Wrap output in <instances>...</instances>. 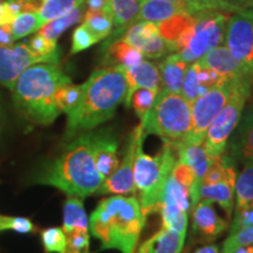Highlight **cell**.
Segmentation results:
<instances>
[{"mask_svg":"<svg viewBox=\"0 0 253 253\" xmlns=\"http://www.w3.org/2000/svg\"><path fill=\"white\" fill-rule=\"evenodd\" d=\"M82 86L80 102L67 114L66 140L94 130L113 119L128 90L125 71L118 67L96 69Z\"/></svg>","mask_w":253,"mask_h":253,"instance_id":"cell-1","label":"cell"},{"mask_svg":"<svg viewBox=\"0 0 253 253\" xmlns=\"http://www.w3.org/2000/svg\"><path fill=\"white\" fill-rule=\"evenodd\" d=\"M33 181L54 186L68 197L84 199L96 194L104 179L95 166L90 131L73 138L59 157L41 168Z\"/></svg>","mask_w":253,"mask_h":253,"instance_id":"cell-2","label":"cell"},{"mask_svg":"<svg viewBox=\"0 0 253 253\" xmlns=\"http://www.w3.org/2000/svg\"><path fill=\"white\" fill-rule=\"evenodd\" d=\"M72 80L52 63L32 65L21 73L12 89V99L17 112L27 122L49 126L59 118L55 94L60 87Z\"/></svg>","mask_w":253,"mask_h":253,"instance_id":"cell-3","label":"cell"},{"mask_svg":"<svg viewBox=\"0 0 253 253\" xmlns=\"http://www.w3.org/2000/svg\"><path fill=\"white\" fill-rule=\"evenodd\" d=\"M144 224L137 198L114 195L102 199L90 214L89 231L101 242L100 250L115 249L122 253H132Z\"/></svg>","mask_w":253,"mask_h":253,"instance_id":"cell-4","label":"cell"},{"mask_svg":"<svg viewBox=\"0 0 253 253\" xmlns=\"http://www.w3.org/2000/svg\"><path fill=\"white\" fill-rule=\"evenodd\" d=\"M143 132L138 137L134 162V184L140 194V205L145 219L151 212L160 211L164 188L171 175L177 161L175 148L171 143H164L155 156L143 151Z\"/></svg>","mask_w":253,"mask_h":253,"instance_id":"cell-5","label":"cell"},{"mask_svg":"<svg viewBox=\"0 0 253 253\" xmlns=\"http://www.w3.org/2000/svg\"><path fill=\"white\" fill-rule=\"evenodd\" d=\"M191 122V104L181 94L160 89L141 126L145 135L160 136L164 143H178L188 136Z\"/></svg>","mask_w":253,"mask_h":253,"instance_id":"cell-6","label":"cell"},{"mask_svg":"<svg viewBox=\"0 0 253 253\" xmlns=\"http://www.w3.org/2000/svg\"><path fill=\"white\" fill-rule=\"evenodd\" d=\"M229 14L219 11H202L194 14V24L182 32L173 45V52L186 63L201 60L225 40Z\"/></svg>","mask_w":253,"mask_h":253,"instance_id":"cell-7","label":"cell"},{"mask_svg":"<svg viewBox=\"0 0 253 253\" xmlns=\"http://www.w3.org/2000/svg\"><path fill=\"white\" fill-rule=\"evenodd\" d=\"M252 84L250 82L239 84L224 108L209 126L203 145L207 153L212 158L219 157L225 153L227 141L238 126L246 100L251 95Z\"/></svg>","mask_w":253,"mask_h":253,"instance_id":"cell-8","label":"cell"},{"mask_svg":"<svg viewBox=\"0 0 253 253\" xmlns=\"http://www.w3.org/2000/svg\"><path fill=\"white\" fill-rule=\"evenodd\" d=\"M242 82L250 81H237L231 80L219 87L209 90L202 96H199L194 103L191 104V129L184 138V143L201 144L203 143L205 135L213 120L217 118L220 110L227 103L233 90ZM253 84V82H250Z\"/></svg>","mask_w":253,"mask_h":253,"instance_id":"cell-9","label":"cell"},{"mask_svg":"<svg viewBox=\"0 0 253 253\" xmlns=\"http://www.w3.org/2000/svg\"><path fill=\"white\" fill-rule=\"evenodd\" d=\"M191 208L190 191L170 175L161 201L160 212L162 214V226L186 235L188 216Z\"/></svg>","mask_w":253,"mask_h":253,"instance_id":"cell-10","label":"cell"},{"mask_svg":"<svg viewBox=\"0 0 253 253\" xmlns=\"http://www.w3.org/2000/svg\"><path fill=\"white\" fill-rule=\"evenodd\" d=\"M37 63L58 65L59 59L37 54L26 43L9 47L0 45V86L12 90L21 73Z\"/></svg>","mask_w":253,"mask_h":253,"instance_id":"cell-11","label":"cell"},{"mask_svg":"<svg viewBox=\"0 0 253 253\" xmlns=\"http://www.w3.org/2000/svg\"><path fill=\"white\" fill-rule=\"evenodd\" d=\"M143 128L138 125L130 132L126 138V143L123 150L122 160L120 161L118 169L113 172L102 183L96 195H128L134 194L136 191L134 184V162L136 155V145H137L138 137L143 134Z\"/></svg>","mask_w":253,"mask_h":253,"instance_id":"cell-12","label":"cell"},{"mask_svg":"<svg viewBox=\"0 0 253 253\" xmlns=\"http://www.w3.org/2000/svg\"><path fill=\"white\" fill-rule=\"evenodd\" d=\"M225 43L236 59L253 65V18L240 13L230 15L226 23Z\"/></svg>","mask_w":253,"mask_h":253,"instance_id":"cell-13","label":"cell"},{"mask_svg":"<svg viewBox=\"0 0 253 253\" xmlns=\"http://www.w3.org/2000/svg\"><path fill=\"white\" fill-rule=\"evenodd\" d=\"M229 81H231L230 79L223 77L213 69L204 67L198 61L190 63L185 72L181 95L192 104L199 96Z\"/></svg>","mask_w":253,"mask_h":253,"instance_id":"cell-14","label":"cell"},{"mask_svg":"<svg viewBox=\"0 0 253 253\" xmlns=\"http://www.w3.org/2000/svg\"><path fill=\"white\" fill-rule=\"evenodd\" d=\"M204 67L211 68L230 80L253 82V65L239 61L226 47L218 46L198 61Z\"/></svg>","mask_w":253,"mask_h":253,"instance_id":"cell-15","label":"cell"},{"mask_svg":"<svg viewBox=\"0 0 253 253\" xmlns=\"http://www.w3.org/2000/svg\"><path fill=\"white\" fill-rule=\"evenodd\" d=\"M91 147L97 171L106 181L118 169L120 164L119 142L108 129L90 131Z\"/></svg>","mask_w":253,"mask_h":253,"instance_id":"cell-16","label":"cell"},{"mask_svg":"<svg viewBox=\"0 0 253 253\" xmlns=\"http://www.w3.org/2000/svg\"><path fill=\"white\" fill-rule=\"evenodd\" d=\"M192 229L205 240H214L227 229V223L217 213L213 203L202 199L192 212Z\"/></svg>","mask_w":253,"mask_h":253,"instance_id":"cell-17","label":"cell"},{"mask_svg":"<svg viewBox=\"0 0 253 253\" xmlns=\"http://www.w3.org/2000/svg\"><path fill=\"white\" fill-rule=\"evenodd\" d=\"M230 141V156L244 167L253 166V108L242 116Z\"/></svg>","mask_w":253,"mask_h":253,"instance_id":"cell-18","label":"cell"},{"mask_svg":"<svg viewBox=\"0 0 253 253\" xmlns=\"http://www.w3.org/2000/svg\"><path fill=\"white\" fill-rule=\"evenodd\" d=\"M128 90L125 103L126 107H130L131 95L135 90L140 88H147V89L160 90V71L155 63L150 61H143L134 66V67L126 69L125 71Z\"/></svg>","mask_w":253,"mask_h":253,"instance_id":"cell-19","label":"cell"},{"mask_svg":"<svg viewBox=\"0 0 253 253\" xmlns=\"http://www.w3.org/2000/svg\"><path fill=\"white\" fill-rule=\"evenodd\" d=\"M171 144L175 148L177 161L185 163L194 171L196 179L202 185L205 173L212 162V157L207 153L203 143L192 144L178 142V143Z\"/></svg>","mask_w":253,"mask_h":253,"instance_id":"cell-20","label":"cell"},{"mask_svg":"<svg viewBox=\"0 0 253 253\" xmlns=\"http://www.w3.org/2000/svg\"><path fill=\"white\" fill-rule=\"evenodd\" d=\"M185 235L162 226L132 253H181Z\"/></svg>","mask_w":253,"mask_h":253,"instance_id":"cell-21","label":"cell"},{"mask_svg":"<svg viewBox=\"0 0 253 253\" xmlns=\"http://www.w3.org/2000/svg\"><path fill=\"white\" fill-rule=\"evenodd\" d=\"M115 31H112L106 42L121 40L126 31L136 21L141 0H109Z\"/></svg>","mask_w":253,"mask_h":253,"instance_id":"cell-22","label":"cell"},{"mask_svg":"<svg viewBox=\"0 0 253 253\" xmlns=\"http://www.w3.org/2000/svg\"><path fill=\"white\" fill-rule=\"evenodd\" d=\"M103 49L106 50L104 53L106 67H118L126 71L144 60V56L140 50L122 40L104 42Z\"/></svg>","mask_w":253,"mask_h":253,"instance_id":"cell-23","label":"cell"},{"mask_svg":"<svg viewBox=\"0 0 253 253\" xmlns=\"http://www.w3.org/2000/svg\"><path fill=\"white\" fill-rule=\"evenodd\" d=\"M188 66V63L177 53L168 55L158 66L160 80L162 84L161 89L168 90L170 93L181 94Z\"/></svg>","mask_w":253,"mask_h":253,"instance_id":"cell-24","label":"cell"},{"mask_svg":"<svg viewBox=\"0 0 253 253\" xmlns=\"http://www.w3.org/2000/svg\"><path fill=\"white\" fill-rule=\"evenodd\" d=\"M183 13H188L184 5L167 0H141L140 11L136 21H151L157 24L173 15Z\"/></svg>","mask_w":253,"mask_h":253,"instance_id":"cell-25","label":"cell"},{"mask_svg":"<svg viewBox=\"0 0 253 253\" xmlns=\"http://www.w3.org/2000/svg\"><path fill=\"white\" fill-rule=\"evenodd\" d=\"M235 184L231 182H219L214 184H202L199 188V199L218 203L229 217L232 216Z\"/></svg>","mask_w":253,"mask_h":253,"instance_id":"cell-26","label":"cell"},{"mask_svg":"<svg viewBox=\"0 0 253 253\" xmlns=\"http://www.w3.org/2000/svg\"><path fill=\"white\" fill-rule=\"evenodd\" d=\"M62 230L65 233L73 231H87L89 232V219H88L84 202L81 198L68 197L63 204Z\"/></svg>","mask_w":253,"mask_h":253,"instance_id":"cell-27","label":"cell"},{"mask_svg":"<svg viewBox=\"0 0 253 253\" xmlns=\"http://www.w3.org/2000/svg\"><path fill=\"white\" fill-rule=\"evenodd\" d=\"M248 0H188L185 8L190 15L202 11H219L224 13H244L251 7Z\"/></svg>","mask_w":253,"mask_h":253,"instance_id":"cell-28","label":"cell"},{"mask_svg":"<svg viewBox=\"0 0 253 253\" xmlns=\"http://www.w3.org/2000/svg\"><path fill=\"white\" fill-rule=\"evenodd\" d=\"M237 176V163L230 155L223 154L219 157L212 158L202 184H214L219 182L236 183Z\"/></svg>","mask_w":253,"mask_h":253,"instance_id":"cell-29","label":"cell"},{"mask_svg":"<svg viewBox=\"0 0 253 253\" xmlns=\"http://www.w3.org/2000/svg\"><path fill=\"white\" fill-rule=\"evenodd\" d=\"M160 36V31L156 23L151 21H138L132 24L126 31L125 36L122 37V41L137 48L142 53L145 47L153 41L155 38Z\"/></svg>","mask_w":253,"mask_h":253,"instance_id":"cell-30","label":"cell"},{"mask_svg":"<svg viewBox=\"0 0 253 253\" xmlns=\"http://www.w3.org/2000/svg\"><path fill=\"white\" fill-rule=\"evenodd\" d=\"M84 5L79 6V7L74 8L69 13L62 15L54 20H50L48 23H46L42 27L40 28L38 34L47 38V39L56 41L59 39V37H61V34L65 31H67L69 27H72L73 25L78 24L79 21H81L84 19Z\"/></svg>","mask_w":253,"mask_h":253,"instance_id":"cell-31","label":"cell"},{"mask_svg":"<svg viewBox=\"0 0 253 253\" xmlns=\"http://www.w3.org/2000/svg\"><path fill=\"white\" fill-rule=\"evenodd\" d=\"M194 24V15L188 13L177 14L173 17L167 19V20L157 23L158 31H160L161 37L171 46L173 52V45L176 40L181 36L182 32Z\"/></svg>","mask_w":253,"mask_h":253,"instance_id":"cell-32","label":"cell"},{"mask_svg":"<svg viewBox=\"0 0 253 253\" xmlns=\"http://www.w3.org/2000/svg\"><path fill=\"white\" fill-rule=\"evenodd\" d=\"M84 25L97 41L107 39L113 31L114 20L108 12H88L84 15Z\"/></svg>","mask_w":253,"mask_h":253,"instance_id":"cell-33","label":"cell"},{"mask_svg":"<svg viewBox=\"0 0 253 253\" xmlns=\"http://www.w3.org/2000/svg\"><path fill=\"white\" fill-rule=\"evenodd\" d=\"M84 1L86 0H42L38 13L46 24L69 13L74 8L84 5Z\"/></svg>","mask_w":253,"mask_h":253,"instance_id":"cell-34","label":"cell"},{"mask_svg":"<svg viewBox=\"0 0 253 253\" xmlns=\"http://www.w3.org/2000/svg\"><path fill=\"white\" fill-rule=\"evenodd\" d=\"M43 25H45V21L41 19L38 12H23L14 19L11 25L13 40H19L39 32Z\"/></svg>","mask_w":253,"mask_h":253,"instance_id":"cell-35","label":"cell"},{"mask_svg":"<svg viewBox=\"0 0 253 253\" xmlns=\"http://www.w3.org/2000/svg\"><path fill=\"white\" fill-rule=\"evenodd\" d=\"M236 209L253 205V166L244 167L235 184Z\"/></svg>","mask_w":253,"mask_h":253,"instance_id":"cell-36","label":"cell"},{"mask_svg":"<svg viewBox=\"0 0 253 253\" xmlns=\"http://www.w3.org/2000/svg\"><path fill=\"white\" fill-rule=\"evenodd\" d=\"M84 86L68 84L60 87L55 94V104L60 114L71 113L80 102Z\"/></svg>","mask_w":253,"mask_h":253,"instance_id":"cell-37","label":"cell"},{"mask_svg":"<svg viewBox=\"0 0 253 253\" xmlns=\"http://www.w3.org/2000/svg\"><path fill=\"white\" fill-rule=\"evenodd\" d=\"M157 93L158 90L147 89V88H140V89L135 90L132 93L130 107L134 108L136 115L140 118L141 121L147 116V114L149 113L151 107H153Z\"/></svg>","mask_w":253,"mask_h":253,"instance_id":"cell-38","label":"cell"},{"mask_svg":"<svg viewBox=\"0 0 253 253\" xmlns=\"http://www.w3.org/2000/svg\"><path fill=\"white\" fill-rule=\"evenodd\" d=\"M41 242L47 253H63L67 245V237L61 227H49L41 232Z\"/></svg>","mask_w":253,"mask_h":253,"instance_id":"cell-39","label":"cell"},{"mask_svg":"<svg viewBox=\"0 0 253 253\" xmlns=\"http://www.w3.org/2000/svg\"><path fill=\"white\" fill-rule=\"evenodd\" d=\"M253 245V226L230 233L223 244V253H232L240 248Z\"/></svg>","mask_w":253,"mask_h":253,"instance_id":"cell-40","label":"cell"},{"mask_svg":"<svg viewBox=\"0 0 253 253\" xmlns=\"http://www.w3.org/2000/svg\"><path fill=\"white\" fill-rule=\"evenodd\" d=\"M12 230L21 235H28L36 231L34 224L27 217L19 216H5L0 214V231Z\"/></svg>","mask_w":253,"mask_h":253,"instance_id":"cell-41","label":"cell"},{"mask_svg":"<svg viewBox=\"0 0 253 253\" xmlns=\"http://www.w3.org/2000/svg\"><path fill=\"white\" fill-rule=\"evenodd\" d=\"M99 42L96 40L93 34L87 30V27L84 24L78 28H75V31L73 32L72 37V48H71V54H77L82 50H86L90 48L91 46H94L95 43Z\"/></svg>","mask_w":253,"mask_h":253,"instance_id":"cell-42","label":"cell"},{"mask_svg":"<svg viewBox=\"0 0 253 253\" xmlns=\"http://www.w3.org/2000/svg\"><path fill=\"white\" fill-rule=\"evenodd\" d=\"M28 47L41 56H50V58L60 59L56 41L47 39V38L40 36V34H36V36L31 38L30 41H28Z\"/></svg>","mask_w":253,"mask_h":253,"instance_id":"cell-43","label":"cell"},{"mask_svg":"<svg viewBox=\"0 0 253 253\" xmlns=\"http://www.w3.org/2000/svg\"><path fill=\"white\" fill-rule=\"evenodd\" d=\"M67 245L63 253H89V232L73 231L66 233Z\"/></svg>","mask_w":253,"mask_h":253,"instance_id":"cell-44","label":"cell"},{"mask_svg":"<svg viewBox=\"0 0 253 253\" xmlns=\"http://www.w3.org/2000/svg\"><path fill=\"white\" fill-rule=\"evenodd\" d=\"M250 226H253V205L236 209L235 218H233L232 224H231L230 233Z\"/></svg>","mask_w":253,"mask_h":253,"instance_id":"cell-45","label":"cell"},{"mask_svg":"<svg viewBox=\"0 0 253 253\" xmlns=\"http://www.w3.org/2000/svg\"><path fill=\"white\" fill-rule=\"evenodd\" d=\"M86 7L88 12H110L109 0H86Z\"/></svg>","mask_w":253,"mask_h":253,"instance_id":"cell-46","label":"cell"},{"mask_svg":"<svg viewBox=\"0 0 253 253\" xmlns=\"http://www.w3.org/2000/svg\"><path fill=\"white\" fill-rule=\"evenodd\" d=\"M13 41L11 25H0V45L9 47Z\"/></svg>","mask_w":253,"mask_h":253,"instance_id":"cell-47","label":"cell"},{"mask_svg":"<svg viewBox=\"0 0 253 253\" xmlns=\"http://www.w3.org/2000/svg\"><path fill=\"white\" fill-rule=\"evenodd\" d=\"M194 253H219V249H218V246L213 244L205 245L203 248L196 250Z\"/></svg>","mask_w":253,"mask_h":253,"instance_id":"cell-48","label":"cell"},{"mask_svg":"<svg viewBox=\"0 0 253 253\" xmlns=\"http://www.w3.org/2000/svg\"><path fill=\"white\" fill-rule=\"evenodd\" d=\"M4 123H5V115H4V110H2V106H1V97H0V132H1L2 128H4Z\"/></svg>","mask_w":253,"mask_h":253,"instance_id":"cell-49","label":"cell"},{"mask_svg":"<svg viewBox=\"0 0 253 253\" xmlns=\"http://www.w3.org/2000/svg\"><path fill=\"white\" fill-rule=\"evenodd\" d=\"M232 253H251V245L246 246V248H240L236 251H233Z\"/></svg>","mask_w":253,"mask_h":253,"instance_id":"cell-50","label":"cell"},{"mask_svg":"<svg viewBox=\"0 0 253 253\" xmlns=\"http://www.w3.org/2000/svg\"><path fill=\"white\" fill-rule=\"evenodd\" d=\"M240 14H245V15H249V17L253 18V4L251 5V7H250L249 9H246L244 13H240Z\"/></svg>","mask_w":253,"mask_h":253,"instance_id":"cell-51","label":"cell"},{"mask_svg":"<svg viewBox=\"0 0 253 253\" xmlns=\"http://www.w3.org/2000/svg\"><path fill=\"white\" fill-rule=\"evenodd\" d=\"M167 1H171V2H176V4H181V5H186L188 0H167Z\"/></svg>","mask_w":253,"mask_h":253,"instance_id":"cell-52","label":"cell"},{"mask_svg":"<svg viewBox=\"0 0 253 253\" xmlns=\"http://www.w3.org/2000/svg\"><path fill=\"white\" fill-rule=\"evenodd\" d=\"M248 1L250 2V4H253V0H248Z\"/></svg>","mask_w":253,"mask_h":253,"instance_id":"cell-53","label":"cell"},{"mask_svg":"<svg viewBox=\"0 0 253 253\" xmlns=\"http://www.w3.org/2000/svg\"><path fill=\"white\" fill-rule=\"evenodd\" d=\"M1 4H2V2L0 1V11H1Z\"/></svg>","mask_w":253,"mask_h":253,"instance_id":"cell-54","label":"cell"},{"mask_svg":"<svg viewBox=\"0 0 253 253\" xmlns=\"http://www.w3.org/2000/svg\"><path fill=\"white\" fill-rule=\"evenodd\" d=\"M28 1H36V0H28ZM40 1H42V0H40Z\"/></svg>","mask_w":253,"mask_h":253,"instance_id":"cell-55","label":"cell"},{"mask_svg":"<svg viewBox=\"0 0 253 253\" xmlns=\"http://www.w3.org/2000/svg\"><path fill=\"white\" fill-rule=\"evenodd\" d=\"M252 108H253V107H252Z\"/></svg>","mask_w":253,"mask_h":253,"instance_id":"cell-56","label":"cell"},{"mask_svg":"<svg viewBox=\"0 0 253 253\" xmlns=\"http://www.w3.org/2000/svg\"><path fill=\"white\" fill-rule=\"evenodd\" d=\"M252 246H253V245H252Z\"/></svg>","mask_w":253,"mask_h":253,"instance_id":"cell-57","label":"cell"}]
</instances>
